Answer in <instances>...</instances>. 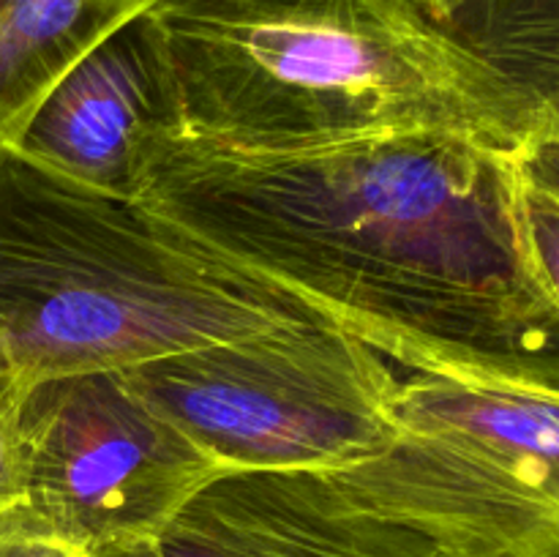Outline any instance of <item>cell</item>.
<instances>
[{
  "mask_svg": "<svg viewBox=\"0 0 559 557\" xmlns=\"http://www.w3.org/2000/svg\"><path fill=\"white\" fill-rule=\"evenodd\" d=\"M557 156L448 131L249 153L153 123L131 200L407 375L559 386Z\"/></svg>",
  "mask_w": 559,
  "mask_h": 557,
  "instance_id": "6da1fadb",
  "label": "cell"
},
{
  "mask_svg": "<svg viewBox=\"0 0 559 557\" xmlns=\"http://www.w3.org/2000/svg\"><path fill=\"white\" fill-rule=\"evenodd\" d=\"M140 25L167 126L213 145L287 153L415 131L500 151L559 142V109L418 0H158Z\"/></svg>",
  "mask_w": 559,
  "mask_h": 557,
  "instance_id": "7a4b0ae2",
  "label": "cell"
},
{
  "mask_svg": "<svg viewBox=\"0 0 559 557\" xmlns=\"http://www.w3.org/2000/svg\"><path fill=\"white\" fill-rule=\"evenodd\" d=\"M342 328L123 197L0 151V375L22 386Z\"/></svg>",
  "mask_w": 559,
  "mask_h": 557,
  "instance_id": "3957f363",
  "label": "cell"
},
{
  "mask_svg": "<svg viewBox=\"0 0 559 557\" xmlns=\"http://www.w3.org/2000/svg\"><path fill=\"white\" fill-rule=\"evenodd\" d=\"M328 473L437 557H559V386L409 371L391 440Z\"/></svg>",
  "mask_w": 559,
  "mask_h": 557,
  "instance_id": "277c9868",
  "label": "cell"
},
{
  "mask_svg": "<svg viewBox=\"0 0 559 557\" xmlns=\"http://www.w3.org/2000/svg\"><path fill=\"white\" fill-rule=\"evenodd\" d=\"M118 371L227 473L342 470L371 457L393 435L402 380L344 328L202 344Z\"/></svg>",
  "mask_w": 559,
  "mask_h": 557,
  "instance_id": "5b68a950",
  "label": "cell"
},
{
  "mask_svg": "<svg viewBox=\"0 0 559 557\" xmlns=\"http://www.w3.org/2000/svg\"><path fill=\"white\" fill-rule=\"evenodd\" d=\"M25 511L85 557L156 541L227 473L126 388L120 371L52 377L20 407Z\"/></svg>",
  "mask_w": 559,
  "mask_h": 557,
  "instance_id": "8992f818",
  "label": "cell"
},
{
  "mask_svg": "<svg viewBox=\"0 0 559 557\" xmlns=\"http://www.w3.org/2000/svg\"><path fill=\"white\" fill-rule=\"evenodd\" d=\"M158 557H437L328 470H235L207 481L153 541Z\"/></svg>",
  "mask_w": 559,
  "mask_h": 557,
  "instance_id": "52a82bcc",
  "label": "cell"
},
{
  "mask_svg": "<svg viewBox=\"0 0 559 557\" xmlns=\"http://www.w3.org/2000/svg\"><path fill=\"white\" fill-rule=\"evenodd\" d=\"M169 123L140 20L71 66L27 118L11 151L102 194L131 200L142 131Z\"/></svg>",
  "mask_w": 559,
  "mask_h": 557,
  "instance_id": "ba28073f",
  "label": "cell"
},
{
  "mask_svg": "<svg viewBox=\"0 0 559 557\" xmlns=\"http://www.w3.org/2000/svg\"><path fill=\"white\" fill-rule=\"evenodd\" d=\"M158 0H0V151H11L49 87Z\"/></svg>",
  "mask_w": 559,
  "mask_h": 557,
  "instance_id": "9c48e42d",
  "label": "cell"
},
{
  "mask_svg": "<svg viewBox=\"0 0 559 557\" xmlns=\"http://www.w3.org/2000/svg\"><path fill=\"white\" fill-rule=\"evenodd\" d=\"M445 27L527 96L559 109V0H467Z\"/></svg>",
  "mask_w": 559,
  "mask_h": 557,
  "instance_id": "30bf717a",
  "label": "cell"
},
{
  "mask_svg": "<svg viewBox=\"0 0 559 557\" xmlns=\"http://www.w3.org/2000/svg\"><path fill=\"white\" fill-rule=\"evenodd\" d=\"M25 388L14 377L0 375V517L25 506L27 470L20 435V407Z\"/></svg>",
  "mask_w": 559,
  "mask_h": 557,
  "instance_id": "8fae6325",
  "label": "cell"
},
{
  "mask_svg": "<svg viewBox=\"0 0 559 557\" xmlns=\"http://www.w3.org/2000/svg\"><path fill=\"white\" fill-rule=\"evenodd\" d=\"M0 557H85L49 533L25 506L0 517Z\"/></svg>",
  "mask_w": 559,
  "mask_h": 557,
  "instance_id": "7c38bea8",
  "label": "cell"
},
{
  "mask_svg": "<svg viewBox=\"0 0 559 557\" xmlns=\"http://www.w3.org/2000/svg\"><path fill=\"white\" fill-rule=\"evenodd\" d=\"M418 3L424 5L426 11H429L431 20H437L442 27H445L448 20H451V16L456 14V11L462 9L467 0H418ZM445 31H448V27H445Z\"/></svg>",
  "mask_w": 559,
  "mask_h": 557,
  "instance_id": "4fadbf2b",
  "label": "cell"
},
{
  "mask_svg": "<svg viewBox=\"0 0 559 557\" xmlns=\"http://www.w3.org/2000/svg\"><path fill=\"white\" fill-rule=\"evenodd\" d=\"M91 557H158V552L156 546H153V541H147V544L118 546V549L98 552V555H91Z\"/></svg>",
  "mask_w": 559,
  "mask_h": 557,
  "instance_id": "5bb4252c",
  "label": "cell"
}]
</instances>
